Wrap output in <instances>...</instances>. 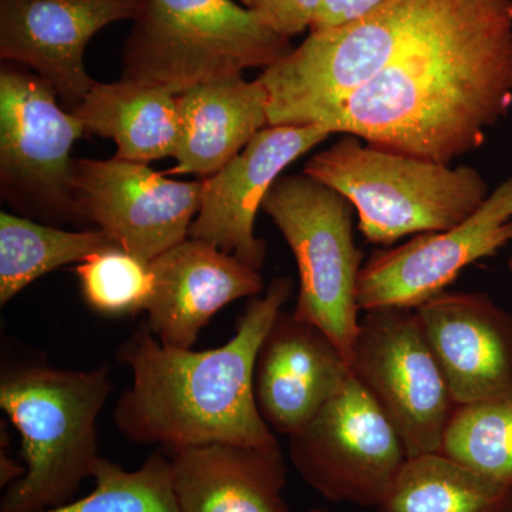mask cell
I'll return each instance as SVG.
<instances>
[{
    "label": "cell",
    "mask_w": 512,
    "mask_h": 512,
    "mask_svg": "<svg viewBox=\"0 0 512 512\" xmlns=\"http://www.w3.org/2000/svg\"><path fill=\"white\" fill-rule=\"evenodd\" d=\"M512 107V0H451L323 127L384 150L451 164L483 146Z\"/></svg>",
    "instance_id": "6da1fadb"
},
{
    "label": "cell",
    "mask_w": 512,
    "mask_h": 512,
    "mask_svg": "<svg viewBox=\"0 0 512 512\" xmlns=\"http://www.w3.org/2000/svg\"><path fill=\"white\" fill-rule=\"evenodd\" d=\"M291 295V279H272L264 295L248 302L235 335L201 352L163 345L146 322L138 326L117 350L131 372L130 387L114 406L121 436L170 453L212 443H278L256 407L254 366L266 332Z\"/></svg>",
    "instance_id": "7a4b0ae2"
},
{
    "label": "cell",
    "mask_w": 512,
    "mask_h": 512,
    "mask_svg": "<svg viewBox=\"0 0 512 512\" xmlns=\"http://www.w3.org/2000/svg\"><path fill=\"white\" fill-rule=\"evenodd\" d=\"M113 390L109 365L63 370L39 359L2 366L0 407L22 439L25 476L9 485L0 512L72 503L101 457L97 420Z\"/></svg>",
    "instance_id": "3957f363"
},
{
    "label": "cell",
    "mask_w": 512,
    "mask_h": 512,
    "mask_svg": "<svg viewBox=\"0 0 512 512\" xmlns=\"http://www.w3.org/2000/svg\"><path fill=\"white\" fill-rule=\"evenodd\" d=\"M319 151L303 173L340 192L355 208L366 241L390 247L467 220L490 194L476 168L451 167L384 150L352 134Z\"/></svg>",
    "instance_id": "277c9868"
},
{
    "label": "cell",
    "mask_w": 512,
    "mask_h": 512,
    "mask_svg": "<svg viewBox=\"0 0 512 512\" xmlns=\"http://www.w3.org/2000/svg\"><path fill=\"white\" fill-rule=\"evenodd\" d=\"M123 49V77L178 96L200 84L268 69L292 52L234 0H141Z\"/></svg>",
    "instance_id": "5b68a950"
},
{
    "label": "cell",
    "mask_w": 512,
    "mask_h": 512,
    "mask_svg": "<svg viewBox=\"0 0 512 512\" xmlns=\"http://www.w3.org/2000/svg\"><path fill=\"white\" fill-rule=\"evenodd\" d=\"M451 0H387L343 28L311 32L259 76L269 126H320L440 18ZM325 128V127H323Z\"/></svg>",
    "instance_id": "8992f818"
},
{
    "label": "cell",
    "mask_w": 512,
    "mask_h": 512,
    "mask_svg": "<svg viewBox=\"0 0 512 512\" xmlns=\"http://www.w3.org/2000/svg\"><path fill=\"white\" fill-rule=\"evenodd\" d=\"M262 211L284 235L298 265L293 315L322 330L350 362L365 265L355 241V208L340 192L303 173L279 178Z\"/></svg>",
    "instance_id": "52a82bcc"
},
{
    "label": "cell",
    "mask_w": 512,
    "mask_h": 512,
    "mask_svg": "<svg viewBox=\"0 0 512 512\" xmlns=\"http://www.w3.org/2000/svg\"><path fill=\"white\" fill-rule=\"evenodd\" d=\"M35 73L0 70V181L13 207L47 222L82 220L73 200L70 151L87 133Z\"/></svg>",
    "instance_id": "ba28073f"
},
{
    "label": "cell",
    "mask_w": 512,
    "mask_h": 512,
    "mask_svg": "<svg viewBox=\"0 0 512 512\" xmlns=\"http://www.w3.org/2000/svg\"><path fill=\"white\" fill-rule=\"evenodd\" d=\"M289 454L303 481L326 500L375 508L409 458L400 434L352 373L289 437Z\"/></svg>",
    "instance_id": "9c48e42d"
},
{
    "label": "cell",
    "mask_w": 512,
    "mask_h": 512,
    "mask_svg": "<svg viewBox=\"0 0 512 512\" xmlns=\"http://www.w3.org/2000/svg\"><path fill=\"white\" fill-rule=\"evenodd\" d=\"M349 365L402 437L407 456L439 453L456 403L416 309L366 311Z\"/></svg>",
    "instance_id": "30bf717a"
},
{
    "label": "cell",
    "mask_w": 512,
    "mask_h": 512,
    "mask_svg": "<svg viewBox=\"0 0 512 512\" xmlns=\"http://www.w3.org/2000/svg\"><path fill=\"white\" fill-rule=\"evenodd\" d=\"M202 191L204 180H170L147 164L116 156L73 163V200L82 220L147 262L188 238Z\"/></svg>",
    "instance_id": "8fae6325"
},
{
    "label": "cell",
    "mask_w": 512,
    "mask_h": 512,
    "mask_svg": "<svg viewBox=\"0 0 512 512\" xmlns=\"http://www.w3.org/2000/svg\"><path fill=\"white\" fill-rule=\"evenodd\" d=\"M511 241L512 177L460 224L370 256L360 272V311L417 309L446 292L467 266L497 255Z\"/></svg>",
    "instance_id": "7c38bea8"
},
{
    "label": "cell",
    "mask_w": 512,
    "mask_h": 512,
    "mask_svg": "<svg viewBox=\"0 0 512 512\" xmlns=\"http://www.w3.org/2000/svg\"><path fill=\"white\" fill-rule=\"evenodd\" d=\"M330 136L320 126H268L256 133L237 157L204 180L200 212L188 238L261 271L266 242L255 235L259 208L285 168Z\"/></svg>",
    "instance_id": "4fadbf2b"
},
{
    "label": "cell",
    "mask_w": 512,
    "mask_h": 512,
    "mask_svg": "<svg viewBox=\"0 0 512 512\" xmlns=\"http://www.w3.org/2000/svg\"><path fill=\"white\" fill-rule=\"evenodd\" d=\"M141 0H0V57L20 63L55 90L69 109L94 82L84 50L106 26L136 19Z\"/></svg>",
    "instance_id": "5bb4252c"
},
{
    "label": "cell",
    "mask_w": 512,
    "mask_h": 512,
    "mask_svg": "<svg viewBox=\"0 0 512 512\" xmlns=\"http://www.w3.org/2000/svg\"><path fill=\"white\" fill-rule=\"evenodd\" d=\"M456 404L512 396V313L481 292H443L416 309Z\"/></svg>",
    "instance_id": "9a60e30c"
},
{
    "label": "cell",
    "mask_w": 512,
    "mask_h": 512,
    "mask_svg": "<svg viewBox=\"0 0 512 512\" xmlns=\"http://www.w3.org/2000/svg\"><path fill=\"white\" fill-rule=\"evenodd\" d=\"M350 373L348 360L322 330L282 309L256 355V407L275 434L291 437L339 392Z\"/></svg>",
    "instance_id": "2e32d148"
},
{
    "label": "cell",
    "mask_w": 512,
    "mask_h": 512,
    "mask_svg": "<svg viewBox=\"0 0 512 512\" xmlns=\"http://www.w3.org/2000/svg\"><path fill=\"white\" fill-rule=\"evenodd\" d=\"M154 292L147 326L163 345L192 349L221 309L265 291L256 269L200 239L187 238L150 262Z\"/></svg>",
    "instance_id": "e0dca14e"
},
{
    "label": "cell",
    "mask_w": 512,
    "mask_h": 512,
    "mask_svg": "<svg viewBox=\"0 0 512 512\" xmlns=\"http://www.w3.org/2000/svg\"><path fill=\"white\" fill-rule=\"evenodd\" d=\"M180 512H289L286 466L278 443H212L171 453Z\"/></svg>",
    "instance_id": "ac0fdd59"
},
{
    "label": "cell",
    "mask_w": 512,
    "mask_h": 512,
    "mask_svg": "<svg viewBox=\"0 0 512 512\" xmlns=\"http://www.w3.org/2000/svg\"><path fill=\"white\" fill-rule=\"evenodd\" d=\"M180 138L165 175L217 174L252 137L269 126L268 93L242 74L192 87L177 96Z\"/></svg>",
    "instance_id": "d6986e66"
},
{
    "label": "cell",
    "mask_w": 512,
    "mask_h": 512,
    "mask_svg": "<svg viewBox=\"0 0 512 512\" xmlns=\"http://www.w3.org/2000/svg\"><path fill=\"white\" fill-rule=\"evenodd\" d=\"M72 113L87 133L111 138L117 158L148 164L175 156L180 138L177 96L163 89L121 77L96 83Z\"/></svg>",
    "instance_id": "ffe728a7"
},
{
    "label": "cell",
    "mask_w": 512,
    "mask_h": 512,
    "mask_svg": "<svg viewBox=\"0 0 512 512\" xmlns=\"http://www.w3.org/2000/svg\"><path fill=\"white\" fill-rule=\"evenodd\" d=\"M377 512H512V487L441 453L409 457Z\"/></svg>",
    "instance_id": "44dd1931"
},
{
    "label": "cell",
    "mask_w": 512,
    "mask_h": 512,
    "mask_svg": "<svg viewBox=\"0 0 512 512\" xmlns=\"http://www.w3.org/2000/svg\"><path fill=\"white\" fill-rule=\"evenodd\" d=\"M116 245L106 232L64 231L28 218L0 214V305L60 266L82 262Z\"/></svg>",
    "instance_id": "7402d4cb"
},
{
    "label": "cell",
    "mask_w": 512,
    "mask_h": 512,
    "mask_svg": "<svg viewBox=\"0 0 512 512\" xmlns=\"http://www.w3.org/2000/svg\"><path fill=\"white\" fill-rule=\"evenodd\" d=\"M439 453L512 487V396L456 404Z\"/></svg>",
    "instance_id": "603a6c76"
},
{
    "label": "cell",
    "mask_w": 512,
    "mask_h": 512,
    "mask_svg": "<svg viewBox=\"0 0 512 512\" xmlns=\"http://www.w3.org/2000/svg\"><path fill=\"white\" fill-rule=\"evenodd\" d=\"M92 493L45 512H180L171 457L158 448L137 470L100 457L93 468Z\"/></svg>",
    "instance_id": "cb8c5ba5"
},
{
    "label": "cell",
    "mask_w": 512,
    "mask_h": 512,
    "mask_svg": "<svg viewBox=\"0 0 512 512\" xmlns=\"http://www.w3.org/2000/svg\"><path fill=\"white\" fill-rule=\"evenodd\" d=\"M84 302L104 316H134L146 312L154 292L150 262L117 245L87 256L76 268Z\"/></svg>",
    "instance_id": "d4e9b609"
},
{
    "label": "cell",
    "mask_w": 512,
    "mask_h": 512,
    "mask_svg": "<svg viewBox=\"0 0 512 512\" xmlns=\"http://www.w3.org/2000/svg\"><path fill=\"white\" fill-rule=\"evenodd\" d=\"M323 0H241L276 35L291 40L311 30Z\"/></svg>",
    "instance_id": "484cf974"
},
{
    "label": "cell",
    "mask_w": 512,
    "mask_h": 512,
    "mask_svg": "<svg viewBox=\"0 0 512 512\" xmlns=\"http://www.w3.org/2000/svg\"><path fill=\"white\" fill-rule=\"evenodd\" d=\"M387 0H323L309 32L343 28L365 18Z\"/></svg>",
    "instance_id": "4316f807"
},
{
    "label": "cell",
    "mask_w": 512,
    "mask_h": 512,
    "mask_svg": "<svg viewBox=\"0 0 512 512\" xmlns=\"http://www.w3.org/2000/svg\"><path fill=\"white\" fill-rule=\"evenodd\" d=\"M306 512H329V511L325 510V508H312V510H309Z\"/></svg>",
    "instance_id": "83f0119b"
},
{
    "label": "cell",
    "mask_w": 512,
    "mask_h": 512,
    "mask_svg": "<svg viewBox=\"0 0 512 512\" xmlns=\"http://www.w3.org/2000/svg\"><path fill=\"white\" fill-rule=\"evenodd\" d=\"M508 268H510V271L512 272V241H511V255H510V259H508Z\"/></svg>",
    "instance_id": "f1b7e54d"
}]
</instances>
